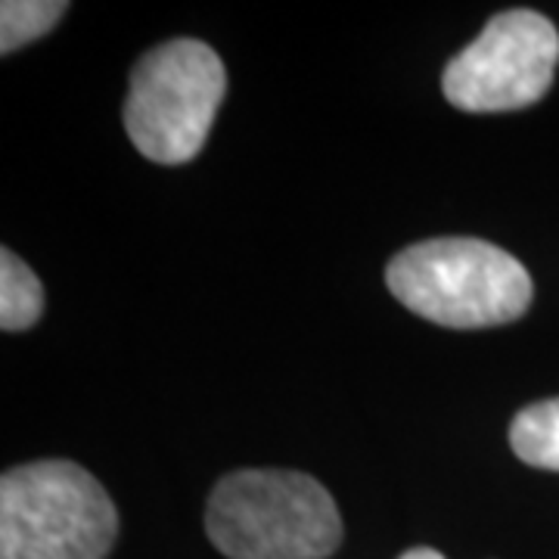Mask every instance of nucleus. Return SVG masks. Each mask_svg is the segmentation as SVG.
<instances>
[{"label": "nucleus", "mask_w": 559, "mask_h": 559, "mask_svg": "<svg viewBox=\"0 0 559 559\" xmlns=\"http://www.w3.org/2000/svg\"><path fill=\"white\" fill-rule=\"evenodd\" d=\"M205 532L227 559H326L342 516L318 479L293 469H240L215 485Z\"/></svg>", "instance_id": "f257e3e1"}, {"label": "nucleus", "mask_w": 559, "mask_h": 559, "mask_svg": "<svg viewBox=\"0 0 559 559\" xmlns=\"http://www.w3.org/2000/svg\"><path fill=\"white\" fill-rule=\"evenodd\" d=\"M392 296L419 318L451 330H485L520 320L535 286L528 271L500 246L473 237L426 240L385 267Z\"/></svg>", "instance_id": "f03ea898"}, {"label": "nucleus", "mask_w": 559, "mask_h": 559, "mask_svg": "<svg viewBox=\"0 0 559 559\" xmlns=\"http://www.w3.org/2000/svg\"><path fill=\"white\" fill-rule=\"evenodd\" d=\"M119 513L69 460H35L0 479V559H106Z\"/></svg>", "instance_id": "7ed1b4c3"}, {"label": "nucleus", "mask_w": 559, "mask_h": 559, "mask_svg": "<svg viewBox=\"0 0 559 559\" xmlns=\"http://www.w3.org/2000/svg\"><path fill=\"white\" fill-rule=\"evenodd\" d=\"M224 62L202 40L178 38L150 50L131 72L128 138L150 162L197 159L224 100Z\"/></svg>", "instance_id": "20e7f679"}, {"label": "nucleus", "mask_w": 559, "mask_h": 559, "mask_svg": "<svg viewBox=\"0 0 559 559\" xmlns=\"http://www.w3.org/2000/svg\"><path fill=\"white\" fill-rule=\"evenodd\" d=\"M557 66V25L535 10H507L448 62L441 91L463 112H513L550 91Z\"/></svg>", "instance_id": "39448f33"}, {"label": "nucleus", "mask_w": 559, "mask_h": 559, "mask_svg": "<svg viewBox=\"0 0 559 559\" xmlns=\"http://www.w3.org/2000/svg\"><path fill=\"white\" fill-rule=\"evenodd\" d=\"M510 444L522 463L559 473V399L522 407L510 426Z\"/></svg>", "instance_id": "423d86ee"}, {"label": "nucleus", "mask_w": 559, "mask_h": 559, "mask_svg": "<svg viewBox=\"0 0 559 559\" xmlns=\"http://www.w3.org/2000/svg\"><path fill=\"white\" fill-rule=\"evenodd\" d=\"M44 311V289L32 267L13 255L10 249L0 252V326L3 333H22L35 326Z\"/></svg>", "instance_id": "0eeeda50"}, {"label": "nucleus", "mask_w": 559, "mask_h": 559, "mask_svg": "<svg viewBox=\"0 0 559 559\" xmlns=\"http://www.w3.org/2000/svg\"><path fill=\"white\" fill-rule=\"evenodd\" d=\"M69 10V3L60 0H3L0 7V50L13 53L32 40L44 38L62 13Z\"/></svg>", "instance_id": "6e6552de"}, {"label": "nucleus", "mask_w": 559, "mask_h": 559, "mask_svg": "<svg viewBox=\"0 0 559 559\" xmlns=\"http://www.w3.org/2000/svg\"><path fill=\"white\" fill-rule=\"evenodd\" d=\"M401 559H444L439 550H432V547H414V550H407Z\"/></svg>", "instance_id": "1a4fd4ad"}]
</instances>
